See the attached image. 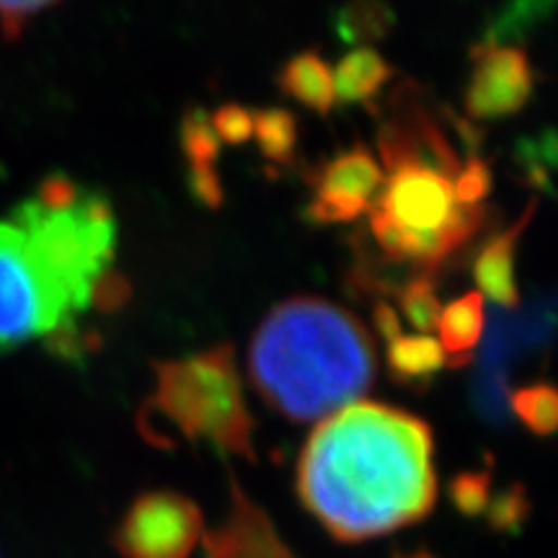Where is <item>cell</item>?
<instances>
[{
	"label": "cell",
	"instance_id": "cell-5",
	"mask_svg": "<svg viewBox=\"0 0 558 558\" xmlns=\"http://www.w3.org/2000/svg\"><path fill=\"white\" fill-rule=\"evenodd\" d=\"M156 390L140 409L137 427L156 448L179 439H207L220 452L256 460L254 418L230 344H218L184 360L153 362Z\"/></svg>",
	"mask_w": 558,
	"mask_h": 558
},
{
	"label": "cell",
	"instance_id": "cell-16",
	"mask_svg": "<svg viewBox=\"0 0 558 558\" xmlns=\"http://www.w3.org/2000/svg\"><path fill=\"white\" fill-rule=\"evenodd\" d=\"M254 137L262 156L271 166L288 169L295 163L298 153V120L282 107H269L254 111Z\"/></svg>",
	"mask_w": 558,
	"mask_h": 558
},
{
	"label": "cell",
	"instance_id": "cell-8",
	"mask_svg": "<svg viewBox=\"0 0 558 558\" xmlns=\"http://www.w3.org/2000/svg\"><path fill=\"white\" fill-rule=\"evenodd\" d=\"M311 202L305 207V220L313 226H341L357 220L373 207L383 186L380 160L367 145L337 153L318 163L308 173Z\"/></svg>",
	"mask_w": 558,
	"mask_h": 558
},
{
	"label": "cell",
	"instance_id": "cell-14",
	"mask_svg": "<svg viewBox=\"0 0 558 558\" xmlns=\"http://www.w3.org/2000/svg\"><path fill=\"white\" fill-rule=\"evenodd\" d=\"M390 78H393L390 62L373 47H360L339 60L337 75H333V94L344 104L369 107L378 101L380 90L388 86Z\"/></svg>",
	"mask_w": 558,
	"mask_h": 558
},
{
	"label": "cell",
	"instance_id": "cell-25",
	"mask_svg": "<svg viewBox=\"0 0 558 558\" xmlns=\"http://www.w3.org/2000/svg\"><path fill=\"white\" fill-rule=\"evenodd\" d=\"M186 186H190V194L202 207L218 209L222 199H226V192H222L215 166H190V171H186Z\"/></svg>",
	"mask_w": 558,
	"mask_h": 558
},
{
	"label": "cell",
	"instance_id": "cell-10",
	"mask_svg": "<svg viewBox=\"0 0 558 558\" xmlns=\"http://www.w3.org/2000/svg\"><path fill=\"white\" fill-rule=\"evenodd\" d=\"M230 518L226 525L205 533V558H298L277 535L269 514L243 494L239 481L230 478Z\"/></svg>",
	"mask_w": 558,
	"mask_h": 558
},
{
	"label": "cell",
	"instance_id": "cell-22",
	"mask_svg": "<svg viewBox=\"0 0 558 558\" xmlns=\"http://www.w3.org/2000/svg\"><path fill=\"white\" fill-rule=\"evenodd\" d=\"M550 11H554V5H546V3L509 5V9L497 13L492 24H488L484 45H505V39L520 37V34H525L530 26L538 24L543 13H550Z\"/></svg>",
	"mask_w": 558,
	"mask_h": 558
},
{
	"label": "cell",
	"instance_id": "cell-6",
	"mask_svg": "<svg viewBox=\"0 0 558 558\" xmlns=\"http://www.w3.org/2000/svg\"><path fill=\"white\" fill-rule=\"evenodd\" d=\"M558 337V292L541 295L514 313H494L481 347L471 401L492 427L509 424V375L535 354L546 352Z\"/></svg>",
	"mask_w": 558,
	"mask_h": 558
},
{
	"label": "cell",
	"instance_id": "cell-9",
	"mask_svg": "<svg viewBox=\"0 0 558 558\" xmlns=\"http://www.w3.org/2000/svg\"><path fill=\"white\" fill-rule=\"evenodd\" d=\"M535 90V70L518 45H484L471 50V78L465 86V111L471 120H505L525 109Z\"/></svg>",
	"mask_w": 558,
	"mask_h": 558
},
{
	"label": "cell",
	"instance_id": "cell-17",
	"mask_svg": "<svg viewBox=\"0 0 558 558\" xmlns=\"http://www.w3.org/2000/svg\"><path fill=\"white\" fill-rule=\"evenodd\" d=\"M507 407L533 435L550 437L558 432V386L530 383L509 390Z\"/></svg>",
	"mask_w": 558,
	"mask_h": 558
},
{
	"label": "cell",
	"instance_id": "cell-20",
	"mask_svg": "<svg viewBox=\"0 0 558 558\" xmlns=\"http://www.w3.org/2000/svg\"><path fill=\"white\" fill-rule=\"evenodd\" d=\"M179 143L190 166H215V158L220 153V140L215 135L205 109L186 111L179 128Z\"/></svg>",
	"mask_w": 558,
	"mask_h": 558
},
{
	"label": "cell",
	"instance_id": "cell-12",
	"mask_svg": "<svg viewBox=\"0 0 558 558\" xmlns=\"http://www.w3.org/2000/svg\"><path fill=\"white\" fill-rule=\"evenodd\" d=\"M484 298L476 290L452 300L439 313V347H442L445 365L465 367L473 360L478 341L484 339Z\"/></svg>",
	"mask_w": 558,
	"mask_h": 558
},
{
	"label": "cell",
	"instance_id": "cell-26",
	"mask_svg": "<svg viewBox=\"0 0 558 558\" xmlns=\"http://www.w3.org/2000/svg\"><path fill=\"white\" fill-rule=\"evenodd\" d=\"M47 9L50 3H0V29L9 39H16L26 32L32 19Z\"/></svg>",
	"mask_w": 558,
	"mask_h": 558
},
{
	"label": "cell",
	"instance_id": "cell-27",
	"mask_svg": "<svg viewBox=\"0 0 558 558\" xmlns=\"http://www.w3.org/2000/svg\"><path fill=\"white\" fill-rule=\"evenodd\" d=\"M373 326H375V331H378L380 337L388 341V344L401 337L399 311H396L393 305H388L386 300H378V303L373 305Z\"/></svg>",
	"mask_w": 558,
	"mask_h": 558
},
{
	"label": "cell",
	"instance_id": "cell-2",
	"mask_svg": "<svg viewBox=\"0 0 558 558\" xmlns=\"http://www.w3.org/2000/svg\"><path fill=\"white\" fill-rule=\"evenodd\" d=\"M295 488L339 543L375 541L416 525L437 501L429 424L386 403H349L303 445Z\"/></svg>",
	"mask_w": 558,
	"mask_h": 558
},
{
	"label": "cell",
	"instance_id": "cell-13",
	"mask_svg": "<svg viewBox=\"0 0 558 558\" xmlns=\"http://www.w3.org/2000/svg\"><path fill=\"white\" fill-rule=\"evenodd\" d=\"M277 86L292 101L303 104L305 109L326 117L333 109L337 94H333V73L329 62L320 58L316 50H305L279 68Z\"/></svg>",
	"mask_w": 558,
	"mask_h": 558
},
{
	"label": "cell",
	"instance_id": "cell-4",
	"mask_svg": "<svg viewBox=\"0 0 558 558\" xmlns=\"http://www.w3.org/2000/svg\"><path fill=\"white\" fill-rule=\"evenodd\" d=\"M375 373L378 354L365 324L326 298L282 300L251 339V383L292 422L337 414L373 386Z\"/></svg>",
	"mask_w": 558,
	"mask_h": 558
},
{
	"label": "cell",
	"instance_id": "cell-11",
	"mask_svg": "<svg viewBox=\"0 0 558 558\" xmlns=\"http://www.w3.org/2000/svg\"><path fill=\"white\" fill-rule=\"evenodd\" d=\"M538 202L530 199L520 220L507 230H499L481 246L476 262H473V279L478 284V295L488 298L501 311H514L520 305L518 279H514V254L525 228L533 220Z\"/></svg>",
	"mask_w": 558,
	"mask_h": 558
},
{
	"label": "cell",
	"instance_id": "cell-19",
	"mask_svg": "<svg viewBox=\"0 0 558 558\" xmlns=\"http://www.w3.org/2000/svg\"><path fill=\"white\" fill-rule=\"evenodd\" d=\"M399 292V308L403 318L414 326L416 331H422V337H427V331H435L439 324V313H442V303H439L435 279L416 277L401 284Z\"/></svg>",
	"mask_w": 558,
	"mask_h": 558
},
{
	"label": "cell",
	"instance_id": "cell-15",
	"mask_svg": "<svg viewBox=\"0 0 558 558\" xmlns=\"http://www.w3.org/2000/svg\"><path fill=\"white\" fill-rule=\"evenodd\" d=\"M388 373L399 386L427 388L445 365V354L439 341L432 337H401L388 344Z\"/></svg>",
	"mask_w": 558,
	"mask_h": 558
},
{
	"label": "cell",
	"instance_id": "cell-7",
	"mask_svg": "<svg viewBox=\"0 0 558 558\" xmlns=\"http://www.w3.org/2000/svg\"><path fill=\"white\" fill-rule=\"evenodd\" d=\"M205 538V518L179 492H145L132 501L111 543L122 558H190Z\"/></svg>",
	"mask_w": 558,
	"mask_h": 558
},
{
	"label": "cell",
	"instance_id": "cell-3",
	"mask_svg": "<svg viewBox=\"0 0 558 558\" xmlns=\"http://www.w3.org/2000/svg\"><path fill=\"white\" fill-rule=\"evenodd\" d=\"M452 117L429 101L416 83H401L383 109L378 150L383 186L369 215V235L380 259L411 271L409 279H435L488 226V207L460 205L456 181L465 158L476 150H458V140L473 128L463 122L450 135Z\"/></svg>",
	"mask_w": 558,
	"mask_h": 558
},
{
	"label": "cell",
	"instance_id": "cell-23",
	"mask_svg": "<svg viewBox=\"0 0 558 558\" xmlns=\"http://www.w3.org/2000/svg\"><path fill=\"white\" fill-rule=\"evenodd\" d=\"M527 494L520 484H512L505 492H499L497 499L488 501V522H492V527L507 530V533H514L527 518Z\"/></svg>",
	"mask_w": 558,
	"mask_h": 558
},
{
	"label": "cell",
	"instance_id": "cell-21",
	"mask_svg": "<svg viewBox=\"0 0 558 558\" xmlns=\"http://www.w3.org/2000/svg\"><path fill=\"white\" fill-rule=\"evenodd\" d=\"M452 507L463 518H481L492 501V471H463L448 484Z\"/></svg>",
	"mask_w": 558,
	"mask_h": 558
},
{
	"label": "cell",
	"instance_id": "cell-24",
	"mask_svg": "<svg viewBox=\"0 0 558 558\" xmlns=\"http://www.w3.org/2000/svg\"><path fill=\"white\" fill-rule=\"evenodd\" d=\"M209 124H213L218 140L235 145V148L254 137V111L241 107V104H226V107H220L213 114Z\"/></svg>",
	"mask_w": 558,
	"mask_h": 558
},
{
	"label": "cell",
	"instance_id": "cell-1",
	"mask_svg": "<svg viewBox=\"0 0 558 558\" xmlns=\"http://www.w3.org/2000/svg\"><path fill=\"white\" fill-rule=\"evenodd\" d=\"M114 248L107 197L65 173L9 209L0 218V354L45 339L65 357H81V318L128 298Z\"/></svg>",
	"mask_w": 558,
	"mask_h": 558
},
{
	"label": "cell",
	"instance_id": "cell-28",
	"mask_svg": "<svg viewBox=\"0 0 558 558\" xmlns=\"http://www.w3.org/2000/svg\"><path fill=\"white\" fill-rule=\"evenodd\" d=\"M396 558H435V556L427 554V550H414V554H399Z\"/></svg>",
	"mask_w": 558,
	"mask_h": 558
},
{
	"label": "cell",
	"instance_id": "cell-18",
	"mask_svg": "<svg viewBox=\"0 0 558 558\" xmlns=\"http://www.w3.org/2000/svg\"><path fill=\"white\" fill-rule=\"evenodd\" d=\"M393 9L383 3H352L337 11L333 16V32L347 45H367L388 37L393 29Z\"/></svg>",
	"mask_w": 558,
	"mask_h": 558
}]
</instances>
